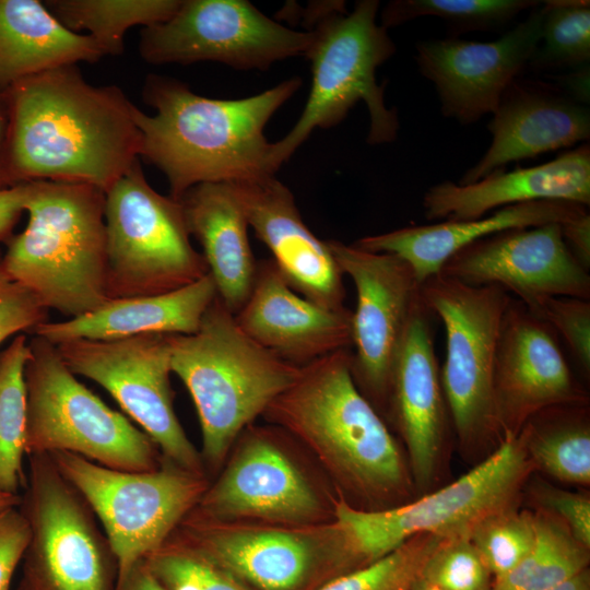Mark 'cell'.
Listing matches in <instances>:
<instances>
[{
    "mask_svg": "<svg viewBox=\"0 0 590 590\" xmlns=\"http://www.w3.org/2000/svg\"><path fill=\"white\" fill-rule=\"evenodd\" d=\"M8 92L15 186L63 181L105 192L139 161L137 106L117 85H92L70 64L25 79Z\"/></svg>",
    "mask_w": 590,
    "mask_h": 590,
    "instance_id": "6da1fadb",
    "label": "cell"
},
{
    "mask_svg": "<svg viewBox=\"0 0 590 590\" xmlns=\"http://www.w3.org/2000/svg\"><path fill=\"white\" fill-rule=\"evenodd\" d=\"M262 416L316 456L349 505L378 510L417 497L404 450L353 378L350 349L302 367Z\"/></svg>",
    "mask_w": 590,
    "mask_h": 590,
    "instance_id": "7a4b0ae2",
    "label": "cell"
},
{
    "mask_svg": "<svg viewBox=\"0 0 590 590\" xmlns=\"http://www.w3.org/2000/svg\"><path fill=\"white\" fill-rule=\"evenodd\" d=\"M300 84L293 76L249 97L217 99L176 79L149 75L142 95L155 114L134 110L140 157L165 175L175 200L200 184L275 175L264 128Z\"/></svg>",
    "mask_w": 590,
    "mask_h": 590,
    "instance_id": "3957f363",
    "label": "cell"
},
{
    "mask_svg": "<svg viewBox=\"0 0 590 590\" xmlns=\"http://www.w3.org/2000/svg\"><path fill=\"white\" fill-rule=\"evenodd\" d=\"M24 231L7 239L9 276L46 309L70 318L88 314L107 294L105 192L63 181L27 182Z\"/></svg>",
    "mask_w": 590,
    "mask_h": 590,
    "instance_id": "277c9868",
    "label": "cell"
},
{
    "mask_svg": "<svg viewBox=\"0 0 590 590\" xmlns=\"http://www.w3.org/2000/svg\"><path fill=\"white\" fill-rule=\"evenodd\" d=\"M170 367L198 412L203 465L221 468L240 434L298 377L302 367L259 345L219 296L192 334H168Z\"/></svg>",
    "mask_w": 590,
    "mask_h": 590,
    "instance_id": "5b68a950",
    "label": "cell"
},
{
    "mask_svg": "<svg viewBox=\"0 0 590 590\" xmlns=\"http://www.w3.org/2000/svg\"><path fill=\"white\" fill-rule=\"evenodd\" d=\"M534 472L516 436L456 481L403 505L364 510L338 495L333 521L342 540L344 574L376 562L421 533L445 539L468 535L485 515L519 504Z\"/></svg>",
    "mask_w": 590,
    "mask_h": 590,
    "instance_id": "8992f818",
    "label": "cell"
},
{
    "mask_svg": "<svg viewBox=\"0 0 590 590\" xmlns=\"http://www.w3.org/2000/svg\"><path fill=\"white\" fill-rule=\"evenodd\" d=\"M378 10L379 1L361 0L346 12L341 1L312 23V42L305 56L311 63V87L298 120L272 143L276 170L314 130L337 126L361 101L369 114L367 142L396 140L398 115L386 105L385 85L376 79L377 68L394 55L396 45L377 22Z\"/></svg>",
    "mask_w": 590,
    "mask_h": 590,
    "instance_id": "52a82bcc",
    "label": "cell"
},
{
    "mask_svg": "<svg viewBox=\"0 0 590 590\" xmlns=\"http://www.w3.org/2000/svg\"><path fill=\"white\" fill-rule=\"evenodd\" d=\"M425 307L446 332L440 382L462 457L477 464L505 440L493 374L503 314L511 298L495 285H469L438 273L421 283Z\"/></svg>",
    "mask_w": 590,
    "mask_h": 590,
    "instance_id": "ba28073f",
    "label": "cell"
},
{
    "mask_svg": "<svg viewBox=\"0 0 590 590\" xmlns=\"http://www.w3.org/2000/svg\"><path fill=\"white\" fill-rule=\"evenodd\" d=\"M25 364V456L66 451L128 472L157 469L153 440L80 382L57 346L34 335Z\"/></svg>",
    "mask_w": 590,
    "mask_h": 590,
    "instance_id": "9c48e42d",
    "label": "cell"
},
{
    "mask_svg": "<svg viewBox=\"0 0 590 590\" xmlns=\"http://www.w3.org/2000/svg\"><path fill=\"white\" fill-rule=\"evenodd\" d=\"M110 299L169 293L209 274L181 203L148 182L138 162L105 191Z\"/></svg>",
    "mask_w": 590,
    "mask_h": 590,
    "instance_id": "30bf717a",
    "label": "cell"
},
{
    "mask_svg": "<svg viewBox=\"0 0 590 590\" xmlns=\"http://www.w3.org/2000/svg\"><path fill=\"white\" fill-rule=\"evenodd\" d=\"M27 457L30 529L16 590H115L118 563L91 507L47 453Z\"/></svg>",
    "mask_w": 590,
    "mask_h": 590,
    "instance_id": "8fae6325",
    "label": "cell"
},
{
    "mask_svg": "<svg viewBox=\"0 0 590 590\" xmlns=\"http://www.w3.org/2000/svg\"><path fill=\"white\" fill-rule=\"evenodd\" d=\"M86 500L113 548L118 578L158 550L210 485L167 460L148 472L113 470L78 455L47 453Z\"/></svg>",
    "mask_w": 590,
    "mask_h": 590,
    "instance_id": "7c38bea8",
    "label": "cell"
},
{
    "mask_svg": "<svg viewBox=\"0 0 590 590\" xmlns=\"http://www.w3.org/2000/svg\"><path fill=\"white\" fill-rule=\"evenodd\" d=\"M169 542L198 554L251 590H315L344 574L333 521L310 526L226 522L189 512Z\"/></svg>",
    "mask_w": 590,
    "mask_h": 590,
    "instance_id": "4fadbf2b",
    "label": "cell"
},
{
    "mask_svg": "<svg viewBox=\"0 0 590 590\" xmlns=\"http://www.w3.org/2000/svg\"><path fill=\"white\" fill-rule=\"evenodd\" d=\"M56 346L74 375L95 381L111 394L153 440L164 460L205 474L201 455L175 413L168 334L79 339Z\"/></svg>",
    "mask_w": 590,
    "mask_h": 590,
    "instance_id": "5bb4252c",
    "label": "cell"
},
{
    "mask_svg": "<svg viewBox=\"0 0 590 590\" xmlns=\"http://www.w3.org/2000/svg\"><path fill=\"white\" fill-rule=\"evenodd\" d=\"M311 31H295L245 0H184L166 21L141 32L139 51L152 64L215 61L264 70L306 56Z\"/></svg>",
    "mask_w": 590,
    "mask_h": 590,
    "instance_id": "9a60e30c",
    "label": "cell"
},
{
    "mask_svg": "<svg viewBox=\"0 0 590 590\" xmlns=\"http://www.w3.org/2000/svg\"><path fill=\"white\" fill-rule=\"evenodd\" d=\"M343 275L354 283L351 369L368 401L387 415L393 365L414 315L424 305L421 282L400 257L326 240Z\"/></svg>",
    "mask_w": 590,
    "mask_h": 590,
    "instance_id": "2e32d148",
    "label": "cell"
},
{
    "mask_svg": "<svg viewBox=\"0 0 590 590\" xmlns=\"http://www.w3.org/2000/svg\"><path fill=\"white\" fill-rule=\"evenodd\" d=\"M194 515L215 521L310 526L331 521L337 498L319 489L273 428L248 426Z\"/></svg>",
    "mask_w": 590,
    "mask_h": 590,
    "instance_id": "e0dca14e",
    "label": "cell"
},
{
    "mask_svg": "<svg viewBox=\"0 0 590 590\" xmlns=\"http://www.w3.org/2000/svg\"><path fill=\"white\" fill-rule=\"evenodd\" d=\"M440 273L469 285H495L530 310L554 296L590 298V274L568 249L562 224L506 229L452 255Z\"/></svg>",
    "mask_w": 590,
    "mask_h": 590,
    "instance_id": "ac0fdd59",
    "label": "cell"
},
{
    "mask_svg": "<svg viewBox=\"0 0 590 590\" xmlns=\"http://www.w3.org/2000/svg\"><path fill=\"white\" fill-rule=\"evenodd\" d=\"M493 388L504 438L518 436L524 423L542 410L589 401L567 363L556 332L512 297L500 321Z\"/></svg>",
    "mask_w": 590,
    "mask_h": 590,
    "instance_id": "d6986e66",
    "label": "cell"
},
{
    "mask_svg": "<svg viewBox=\"0 0 590 590\" xmlns=\"http://www.w3.org/2000/svg\"><path fill=\"white\" fill-rule=\"evenodd\" d=\"M542 13V4L536 5L494 42L450 37L417 44V68L434 84L445 117L470 125L493 114L538 47Z\"/></svg>",
    "mask_w": 590,
    "mask_h": 590,
    "instance_id": "ffe728a7",
    "label": "cell"
},
{
    "mask_svg": "<svg viewBox=\"0 0 590 590\" xmlns=\"http://www.w3.org/2000/svg\"><path fill=\"white\" fill-rule=\"evenodd\" d=\"M430 316L423 305L409 324L393 365L386 415L403 440L417 497L438 488L453 433Z\"/></svg>",
    "mask_w": 590,
    "mask_h": 590,
    "instance_id": "44dd1931",
    "label": "cell"
},
{
    "mask_svg": "<svg viewBox=\"0 0 590 590\" xmlns=\"http://www.w3.org/2000/svg\"><path fill=\"white\" fill-rule=\"evenodd\" d=\"M229 184L249 226L271 251L287 284L321 307H345L343 273L327 241L303 221L290 189L274 175Z\"/></svg>",
    "mask_w": 590,
    "mask_h": 590,
    "instance_id": "7402d4cb",
    "label": "cell"
},
{
    "mask_svg": "<svg viewBox=\"0 0 590 590\" xmlns=\"http://www.w3.org/2000/svg\"><path fill=\"white\" fill-rule=\"evenodd\" d=\"M352 315L346 307L328 309L300 296L266 259L258 262L250 296L234 319L252 341L304 367L352 347Z\"/></svg>",
    "mask_w": 590,
    "mask_h": 590,
    "instance_id": "603a6c76",
    "label": "cell"
},
{
    "mask_svg": "<svg viewBox=\"0 0 590 590\" xmlns=\"http://www.w3.org/2000/svg\"><path fill=\"white\" fill-rule=\"evenodd\" d=\"M487 125L492 141L459 185L475 182L511 163L569 148L590 137V110L553 83L521 79L506 88Z\"/></svg>",
    "mask_w": 590,
    "mask_h": 590,
    "instance_id": "cb8c5ba5",
    "label": "cell"
},
{
    "mask_svg": "<svg viewBox=\"0 0 590 590\" xmlns=\"http://www.w3.org/2000/svg\"><path fill=\"white\" fill-rule=\"evenodd\" d=\"M562 200L590 204V146L582 144L556 158L511 172L496 170L469 185L445 180L426 190L425 219L458 221L532 201Z\"/></svg>",
    "mask_w": 590,
    "mask_h": 590,
    "instance_id": "d4e9b609",
    "label": "cell"
},
{
    "mask_svg": "<svg viewBox=\"0 0 590 590\" xmlns=\"http://www.w3.org/2000/svg\"><path fill=\"white\" fill-rule=\"evenodd\" d=\"M587 212V206L569 201H532L508 205L476 219L410 225L369 235L353 245L400 257L422 283L440 273L452 255L474 241L506 229L564 224Z\"/></svg>",
    "mask_w": 590,
    "mask_h": 590,
    "instance_id": "484cf974",
    "label": "cell"
},
{
    "mask_svg": "<svg viewBox=\"0 0 590 590\" xmlns=\"http://www.w3.org/2000/svg\"><path fill=\"white\" fill-rule=\"evenodd\" d=\"M216 296V286L209 273L169 293L109 299L88 314L64 321H44L34 332L55 345L79 339L103 341L141 334H192Z\"/></svg>",
    "mask_w": 590,
    "mask_h": 590,
    "instance_id": "4316f807",
    "label": "cell"
},
{
    "mask_svg": "<svg viewBox=\"0 0 590 590\" xmlns=\"http://www.w3.org/2000/svg\"><path fill=\"white\" fill-rule=\"evenodd\" d=\"M190 236L198 239L219 298L233 314L248 300L258 270L248 221L229 182H206L179 199Z\"/></svg>",
    "mask_w": 590,
    "mask_h": 590,
    "instance_id": "83f0119b",
    "label": "cell"
},
{
    "mask_svg": "<svg viewBox=\"0 0 590 590\" xmlns=\"http://www.w3.org/2000/svg\"><path fill=\"white\" fill-rule=\"evenodd\" d=\"M105 57L86 34L63 26L37 0H0V92L63 66Z\"/></svg>",
    "mask_w": 590,
    "mask_h": 590,
    "instance_id": "f1b7e54d",
    "label": "cell"
},
{
    "mask_svg": "<svg viewBox=\"0 0 590 590\" xmlns=\"http://www.w3.org/2000/svg\"><path fill=\"white\" fill-rule=\"evenodd\" d=\"M534 467L556 481L590 485L588 404L551 406L532 415L518 434Z\"/></svg>",
    "mask_w": 590,
    "mask_h": 590,
    "instance_id": "f546056e",
    "label": "cell"
},
{
    "mask_svg": "<svg viewBox=\"0 0 590 590\" xmlns=\"http://www.w3.org/2000/svg\"><path fill=\"white\" fill-rule=\"evenodd\" d=\"M181 0H48L51 14L67 28L86 31L105 56H119L127 32L150 27L169 19Z\"/></svg>",
    "mask_w": 590,
    "mask_h": 590,
    "instance_id": "4dcf8cb0",
    "label": "cell"
},
{
    "mask_svg": "<svg viewBox=\"0 0 590 590\" xmlns=\"http://www.w3.org/2000/svg\"><path fill=\"white\" fill-rule=\"evenodd\" d=\"M534 542L508 574L493 580L492 590H548L589 568L590 548L558 519L532 510Z\"/></svg>",
    "mask_w": 590,
    "mask_h": 590,
    "instance_id": "1f68e13d",
    "label": "cell"
},
{
    "mask_svg": "<svg viewBox=\"0 0 590 590\" xmlns=\"http://www.w3.org/2000/svg\"><path fill=\"white\" fill-rule=\"evenodd\" d=\"M30 356L28 340L17 334L0 352V491L21 495L26 484L25 456L26 388L24 369Z\"/></svg>",
    "mask_w": 590,
    "mask_h": 590,
    "instance_id": "d6a6232c",
    "label": "cell"
},
{
    "mask_svg": "<svg viewBox=\"0 0 590 590\" xmlns=\"http://www.w3.org/2000/svg\"><path fill=\"white\" fill-rule=\"evenodd\" d=\"M538 47L528 64L536 71L577 69L590 60V2H542Z\"/></svg>",
    "mask_w": 590,
    "mask_h": 590,
    "instance_id": "836d02e7",
    "label": "cell"
},
{
    "mask_svg": "<svg viewBox=\"0 0 590 590\" xmlns=\"http://www.w3.org/2000/svg\"><path fill=\"white\" fill-rule=\"evenodd\" d=\"M540 3L532 0H396L385 7L380 24L388 28L417 17L435 16L459 33L491 31Z\"/></svg>",
    "mask_w": 590,
    "mask_h": 590,
    "instance_id": "e575fe53",
    "label": "cell"
},
{
    "mask_svg": "<svg viewBox=\"0 0 590 590\" xmlns=\"http://www.w3.org/2000/svg\"><path fill=\"white\" fill-rule=\"evenodd\" d=\"M534 536L532 510L520 509L519 504L485 515L468 534L494 579L511 571L526 557Z\"/></svg>",
    "mask_w": 590,
    "mask_h": 590,
    "instance_id": "d590c367",
    "label": "cell"
},
{
    "mask_svg": "<svg viewBox=\"0 0 590 590\" xmlns=\"http://www.w3.org/2000/svg\"><path fill=\"white\" fill-rule=\"evenodd\" d=\"M442 540L433 533L417 534L376 562L330 579L315 590H411Z\"/></svg>",
    "mask_w": 590,
    "mask_h": 590,
    "instance_id": "8d00e7d4",
    "label": "cell"
},
{
    "mask_svg": "<svg viewBox=\"0 0 590 590\" xmlns=\"http://www.w3.org/2000/svg\"><path fill=\"white\" fill-rule=\"evenodd\" d=\"M144 562L166 590H251L227 571L169 541Z\"/></svg>",
    "mask_w": 590,
    "mask_h": 590,
    "instance_id": "74e56055",
    "label": "cell"
},
{
    "mask_svg": "<svg viewBox=\"0 0 590 590\" xmlns=\"http://www.w3.org/2000/svg\"><path fill=\"white\" fill-rule=\"evenodd\" d=\"M420 578L442 590H492L494 580L468 535L442 540Z\"/></svg>",
    "mask_w": 590,
    "mask_h": 590,
    "instance_id": "f35d334b",
    "label": "cell"
},
{
    "mask_svg": "<svg viewBox=\"0 0 590 590\" xmlns=\"http://www.w3.org/2000/svg\"><path fill=\"white\" fill-rule=\"evenodd\" d=\"M534 315L562 337L579 367L590 374V302L577 297L554 296L543 300Z\"/></svg>",
    "mask_w": 590,
    "mask_h": 590,
    "instance_id": "ab89813d",
    "label": "cell"
},
{
    "mask_svg": "<svg viewBox=\"0 0 590 590\" xmlns=\"http://www.w3.org/2000/svg\"><path fill=\"white\" fill-rule=\"evenodd\" d=\"M535 510L544 511L562 521L586 547L590 548V496L585 492L564 489L539 477L530 476L522 495Z\"/></svg>",
    "mask_w": 590,
    "mask_h": 590,
    "instance_id": "60d3db41",
    "label": "cell"
},
{
    "mask_svg": "<svg viewBox=\"0 0 590 590\" xmlns=\"http://www.w3.org/2000/svg\"><path fill=\"white\" fill-rule=\"evenodd\" d=\"M47 310L5 272L0 251V344L46 321Z\"/></svg>",
    "mask_w": 590,
    "mask_h": 590,
    "instance_id": "b9f144b4",
    "label": "cell"
},
{
    "mask_svg": "<svg viewBox=\"0 0 590 590\" xmlns=\"http://www.w3.org/2000/svg\"><path fill=\"white\" fill-rule=\"evenodd\" d=\"M28 539V523L19 507L0 511V590H10Z\"/></svg>",
    "mask_w": 590,
    "mask_h": 590,
    "instance_id": "7bdbcfd3",
    "label": "cell"
},
{
    "mask_svg": "<svg viewBox=\"0 0 590 590\" xmlns=\"http://www.w3.org/2000/svg\"><path fill=\"white\" fill-rule=\"evenodd\" d=\"M563 238L575 258L590 268V215L585 213L562 224Z\"/></svg>",
    "mask_w": 590,
    "mask_h": 590,
    "instance_id": "ee69618b",
    "label": "cell"
},
{
    "mask_svg": "<svg viewBox=\"0 0 590 590\" xmlns=\"http://www.w3.org/2000/svg\"><path fill=\"white\" fill-rule=\"evenodd\" d=\"M27 182L0 189V240L8 239L21 214L27 197Z\"/></svg>",
    "mask_w": 590,
    "mask_h": 590,
    "instance_id": "f6af8a7d",
    "label": "cell"
},
{
    "mask_svg": "<svg viewBox=\"0 0 590 590\" xmlns=\"http://www.w3.org/2000/svg\"><path fill=\"white\" fill-rule=\"evenodd\" d=\"M12 111L9 92H0V189L15 186L11 176Z\"/></svg>",
    "mask_w": 590,
    "mask_h": 590,
    "instance_id": "bcb514c9",
    "label": "cell"
},
{
    "mask_svg": "<svg viewBox=\"0 0 590 590\" xmlns=\"http://www.w3.org/2000/svg\"><path fill=\"white\" fill-rule=\"evenodd\" d=\"M589 79V64H586L573 69L564 75L554 76L555 83L553 84L571 99L588 106L590 99Z\"/></svg>",
    "mask_w": 590,
    "mask_h": 590,
    "instance_id": "7dc6e473",
    "label": "cell"
},
{
    "mask_svg": "<svg viewBox=\"0 0 590 590\" xmlns=\"http://www.w3.org/2000/svg\"><path fill=\"white\" fill-rule=\"evenodd\" d=\"M115 590H166L148 568L144 559L139 560L117 579Z\"/></svg>",
    "mask_w": 590,
    "mask_h": 590,
    "instance_id": "c3c4849f",
    "label": "cell"
},
{
    "mask_svg": "<svg viewBox=\"0 0 590 590\" xmlns=\"http://www.w3.org/2000/svg\"><path fill=\"white\" fill-rule=\"evenodd\" d=\"M548 590H590V570H582L567 581Z\"/></svg>",
    "mask_w": 590,
    "mask_h": 590,
    "instance_id": "681fc988",
    "label": "cell"
},
{
    "mask_svg": "<svg viewBox=\"0 0 590 590\" xmlns=\"http://www.w3.org/2000/svg\"><path fill=\"white\" fill-rule=\"evenodd\" d=\"M20 504L21 495H13L0 491V511L10 507H19Z\"/></svg>",
    "mask_w": 590,
    "mask_h": 590,
    "instance_id": "f907efd6",
    "label": "cell"
},
{
    "mask_svg": "<svg viewBox=\"0 0 590 590\" xmlns=\"http://www.w3.org/2000/svg\"><path fill=\"white\" fill-rule=\"evenodd\" d=\"M411 590H442L425 580H423L422 578H418L415 580V582L413 583Z\"/></svg>",
    "mask_w": 590,
    "mask_h": 590,
    "instance_id": "816d5d0a",
    "label": "cell"
}]
</instances>
